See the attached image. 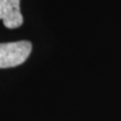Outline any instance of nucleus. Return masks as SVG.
Masks as SVG:
<instances>
[{
  "label": "nucleus",
  "instance_id": "2",
  "mask_svg": "<svg viewBox=\"0 0 121 121\" xmlns=\"http://www.w3.org/2000/svg\"><path fill=\"white\" fill-rule=\"evenodd\" d=\"M0 19L9 29L17 28L23 23L20 12V0H0Z\"/></svg>",
  "mask_w": 121,
  "mask_h": 121
},
{
  "label": "nucleus",
  "instance_id": "1",
  "mask_svg": "<svg viewBox=\"0 0 121 121\" xmlns=\"http://www.w3.org/2000/svg\"><path fill=\"white\" fill-rule=\"evenodd\" d=\"M30 41L20 40L0 43V69L13 68L23 64L31 52Z\"/></svg>",
  "mask_w": 121,
  "mask_h": 121
}]
</instances>
